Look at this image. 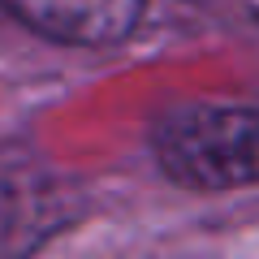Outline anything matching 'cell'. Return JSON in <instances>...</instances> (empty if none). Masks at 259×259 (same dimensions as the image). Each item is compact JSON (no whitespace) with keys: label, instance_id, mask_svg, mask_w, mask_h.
Here are the masks:
<instances>
[{"label":"cell","instance_id":"6da1fadb","mask_svg":"<svg viewBox=\"0 0 259 259\" xmlns=\"http://www.w3.org/2000/svg\"><path fill=\"white\" fill-rule=\"evenodd\" d=\"M151 147L160 168L190 190L259 186V108H177L151 130Z\"/></svg>","mask_w":259,"mask_h":259},{"label":"cell","instance_id":"7a4b0ae2","mask_svg":"<svg viewBox=\"0 0 259 259\" xmlns=\"http://www.w3.org/2000/svg\"><path fill=\"white\" fill-rule=\"evenodd\" d=\"M13 18L61 44H121L143 13V0H0Z\"/></svg>","mask_w":259,"mask_h":259}]
</instances>
